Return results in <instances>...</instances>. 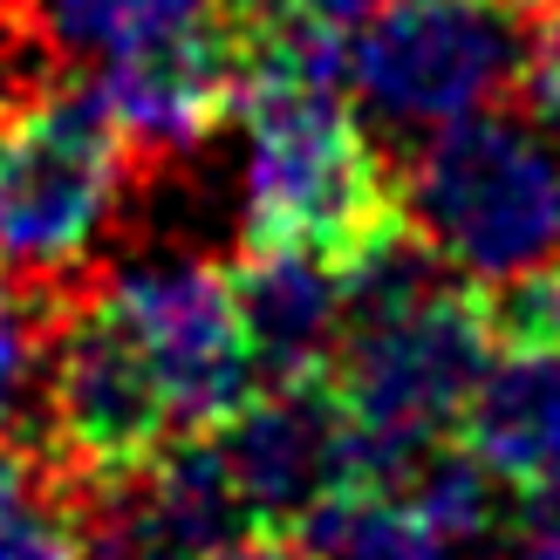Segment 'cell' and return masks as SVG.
<instances>
[{"label":"cell","instance_id":"cell-3","mask_svg":"<svg viewBox=\"0 0 560 560\" xmlns=\"http://www.w3.org/2000/svg\"><path fill=\"white\" fill-rule=\"evenodd\" d=\"M410 185V226L465 280H513L560 260V144L534 117L471 109L424 137Z\"/></svg>","mask_w":560,"mask_h":560},{"label":"cell","instance_id":"cell-6","mask_svg":"<svg viewBox=\"0 0 560 560\" xmlns=\"http://www.w3.org/2000/svg\"><path fill=\"white\" fill-rule=\"evenodd\" d=\"M109 301L137 328V342H144L185 438L226 424L260 389V362H254V342H246V322H240L233 267L164 260V267L109 280Z\"/></svg>","mask_w":560,"mask_h":560},{"label":"cell","instance_id":"cell-12","mask_svg":"<svg viewBox=\"0 0 560 560\" xmlns=\"http://www.w3.org/2000/svg\"><path fill=\"white\" fill-rule=\"evenodd\" d=\"M479 288L499 349H560V260L526 267L513 280H479Z\"/></svg>","mask_w":560,"mask_h":560},{"label":"cell","instance_id":"cell-2","mask_svg":"<svg viewBox=\"0 0 560 560\" xmlns=\"http://www.w3.org/2000/svg\"><path fill=\"white\" fill-rule=\"evenodd\" d=\"M144 144L96 75H42L0 109V273L75 288Z\"/></svg>","mask_w":560,"mask_h":560},{"label":"cell","instance_id":"cell-8","mask_svg":"<svg viewBox=\"0 0 560 560\" xmlns=\"http://www.w3.org/2000/svg\"><path fill=\"white\" fill-rule=\"evenodd\" d=\"M233 294L260 383L335 370L349 335V288L335 267H322L315 254H294V246H246L233 260Z\"/></svg>","mask_w":560,"mask_h":560},{"label":"cell","instance_id":"cell-5","mask_svg":"<svg viewBox=\"0 0 560 560\" xmlns=\"http://www.w3.org/2000/svg\"><path fill=\"white\" fill-rule=\"evenodd\" d=\"M520 62L526 27L506 0H389L349 35V90L410 130L492 109Z\"/></svg>","mask_w":560,"mask_h":560},{"label":"cell","instance_id":"cell-13","mask_svg":"<svg viewBox=\"0 0 560 560\" xmlns=\"http://www.w3.org/2000/svg\"><path fill=\"white\" fill-rule=\"evenodd\" d=\"M520 96H526V109H534V124L560 144V0H553V8H540V21L526 27Z\"/></svg>","mask_w":560,"mask_h":560},{"label":"cell","instance_id":"cell-1","mask_svg":"<svg viewBox=\"0 0 560 560\" xmlns=\"http://www.w3.org/2000/svg\"><path fill=\"white\" fill-rule=\"evenodd\" d=\"M246 246H294L335 273L410 226V185L349 103V35L315 21L246 35Z\"/></svg>","mask_w":560,"mask_h":560},{"label":"cell","instance_id":"cell-7","mask_svg":"<svg viewBox=\"0 0 560 560\" xmlns=\"http://www.w3.org/2000/svg\"><path fill=\"white\" fill-rule=\"evenodd\" d=\"M212 444L267 534H294L328 492L355 486V431L335 370L267 376L226 424H212Z\"/></svg>","mask_w":560,"mask_h":560},{"label":"cell","instance_id":"cell-14","mask_svg":"<svg viewBox=\"0 0 560 560\" xmlns=\"http://www.w3.org/2000/svg\"><path fill=\"white\" fill-rule=\"evenodd\" d=\"M513 560H560V506L526 499V526H520V553Z\"/></svg>","mask_w":560,"mask_h":560},{"label":"cell","instance_id":"cell-10","mask_svg":"<svg viewBox=\"0 0 560 560\" xmlns=\"http://www.w3.org/2000/svg\"><path fill=\"white\" fill-rule=\"evenodd\" d=\"M90 499L48 444H0V560H90Z\"/></svg>","mask_w":560,"mask_h":560},{"label":"cell","instance_id":"cell-16","mask_svg":"<svg viewBox=\"0 0 560 560\" xmlns=\"http://www.w3.org/2000/svg\"><path fill=\"white\" fill-rule=\"evenodd\" d=\"M8 103H14V96H8V82H0V109H8Z\"/></svg>","mask_w":560,"mask_h":560},{"label":"cell","instance_id":"cell-15","mask_svg":"<svg viewBox=\"0 0 560 560\" xmlns=\"http://www.w3.org/2000/svg\"><path fill=\"white\" fill-rule=\"evenodd\" d=\"M212 560H307L294 534H267V526H254V534H240L233 547H219Z\"/></svg>","mask_w":560,"mask_h":560},{"label":"cell","instance_id":"cell-4","mask_svg":"<svg viewBox=\"0 0 560 560\" xmlns=\"http://www.w3.org/2000/svg\"><path fill=\"white\" fill-rule=\"evenodd\" d=\"M178 438H185L178 410L164 397L137 328L124 322V307L109 301V288L82 294L69 307V322L55 328L48 424H42L48 458L75 486L103 492V486L130 479V471L158 465Z\"/></svg>","mask_w":560,"mask_h":560},{"label":"cell","instance_id":"cell-9","mask_svg":"<svg viewBox=\"0 0 560 560\" xmlns=\"http://www.w3.org/2000/svg\"><path fill=\"white\" fill-rule=\"evenodd\" d=\"M458 444L499 486H547L560 471V349H499L458 417Z\"/></svg>","mask_w":560,"mask_h":560},{"label":"cell","instance_id":"cell-11","mask_svg":"<svg viewBox=\"0 0 560 560\" xmlns=\"http://www.w3.org/2000/svg\"><path fill=\"white\" fill-rule=\"evenodd\" d=\"M75 301H82V288H35V280L0 273V431H8L27 362H35L42 342H55V328L69 322Z\"/></svg>","mask_w":560,"mask_h":560}]
</instances>
